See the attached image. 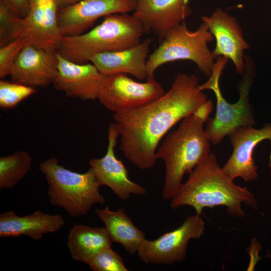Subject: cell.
<instances>
[{
    "label": "cell",
    "instance_id": "obj_23",
    "mask_svg": "<svg viewBox=\"0 0 271 271\" xmlns=\"http://www.w3.org/2000/svg\"><path fill=\"white\" fill-rule=\"evenodd\" d=\"M36 91L35 88L4 80L0 81V107L13 108Z\"/></svg>",
    "mask_w": 271,
    "mask_h": 271
},
{
    "label": "cell",
    "instance_id": "obj_8",
    "mask_svg": "<svg viewBox=\"0 0 271 271\" xmlns=\"http://www.w3.org/2000/svg\"><path fill=\"white\" fill-rule=\"evenodd\" d=\"M58 10L56 0H51L31 6L23 18L15 16L9 27L8 42L22 38L27 44L57 52L63 37L57 22Z\"/></svg>",
    "mask_w": 271,
    "mask_h": 271
},
{
    "label": "cell",
    "instance_id": "obj_1",
    "mask_svg": "<svg viewBox=\"0 0 271 271\" xmlns=\"http://www.w3.org/2000/svg\"><path fill=\"white\" fill-rule=\"evenodd\" d=\"M199 86L197 76L180 73L160 97L141 107L113 114L120 137V150L129 162L142 170L154 167L162 138L208 100Z\"/></svg>",
    "mask_w": 271,
    "mask_h": 271
},
{
    "label": "cell",
    "instance_id": "obj_13",
    "mask_svg": "<svg viewBox=\"0 0 271 271\" xmlns=\"http://www.w3.org/2000/svg\"><path fill=\"white\" fill-rule=\"evenodd\" d=\"M228 137L233 151L222 167L223 171L233 180L238 177L245 182L255 180L258 168L253 158L254 150L264 140L269 141L271 147V123L259 129L253 126H239Z\"/></svg>",
    "mask_w": 271,
    "mask_h": 271
},
{
    "label": "cell",
    "instance_id": "obj_19",
    "mask_svg": "<svg viewBox=\"0 0 271 271\" xmlns=\"http://www.w3.org/2000/svg\"><path fill=\"white\" fill-rule=\"evenodd\" d=\"M65 224L60 215H52L37 210L33 213L20 216L13 210L0 214V237H16L26 235L39 240L46 233L59 230Z\"/></svg>",
    "mask_w": 271,
    "mask_h": 271
},
{
    "label": "cell",
    "instance_id": "obj_20",
    "mask_svg": "<svg viewBox=\"0 0 271 271\" xmlns=\"http://www.w3.org/2000/svg\"><path fill=\"white\" fill-rule=\"evenodd\" d=\"M96 213L104 224L112 242L121 244L129 254L137 252L146 238L145 233L135 226L123 208L112 211L106 206L96 209Z\"/></svg>",
    "mask_w": 271,
    "mask_h": 271
},
{
    "label": "cell",
    "instance_id": "obj_18",
    "mask_svg": "<svg viewBox=\"0 0 271 271\" xmlns=\"http://www.w3.org/2000/svg\"><path fill=\"white\" fill-rule=\"evenodd\" d=\"M152 41L149 38L127 49L94 55L90 62L105 76L123 73L140 80L147 79V62Z\"/></svg>",
    "mask_w": 271,
    "mask_h": 271
},
{
    "label": "cell",
    "instance_id": "obj_2",
    "mask_svg": "<svg viewBox=\"0 0 271 271\" xmlns=\"http://www.w3.org/2000/svg\"><path fill=\"white\" fill-rule=\"evenodd\" d=\"M242 203L255 210L258 208L254 195L246 187L236 185L220 167L216 156L210 153L182 184L171 199L170 207L175 210L190 206L201 215L205 207L224 206L231 216L242 218L245 216Z\"/></svg>",
    "mask_w": 271,
    "mask_h": 271
},
{
    "label": "cell",
    "instance_id": "obj_3",
    "mask_svg": "<svg viewBox=\"0 0 271 271\" xmlns=\"http://www.w3.org/2000/svg\"><path fill=\"white\" fill-rule=\"evenodd\" d=\"M205 122L192 113L178 128L169 133L156 153L165 166L162 197L171 200L178 191L185 174H190L210 154V141L203 127Z\"/></svg>",
    "mask_w": 271,
    "mask_h": 271
},
{
    "label": "cell",
    "instance_id": "obj_17",
    "mask_svg": "<svg viewBox=\"0 0 271 271\" xmlns=\"http://www.w3.org/2000/svg\"><path fill=\"white\" fill-rule=\"evenodd\" d=\"M57 52L26 44L12 68V81L32 87L52 83L57 65Z\"/></svg>",
    "mask_w": 271,
    "mask_h": 271
},
{
    "label": "cell",
    "instance_id": "obj_7",
    "mask_svg": "<svg viewBox=\"0 0 271 271\" xmlns=\"http://www.w3.org/2000/svg\"><path fill=\"white\" fill-rule=\"evenodd\" d=\"M213 39L203 22L195 31L189 29L184 22L171 28L148 58L147 80L154 79L155 71L162 65L178 60L193 62L209 77L216 59L208 45Z\"/></svg>",
    "mask_w": 271,
    "mask_h": 271
},
{
    "label": "cell",
    "instance_id": "obj_29",
    "mask_svg": "<svg viewBox=\"0 0 271 271\" xmlns=\"http://www.w3.org/2000/svg\"><path fill=\"white\" fill-rule=\"evenodd\" d=\"M51 0H29L30 7L31 6L37 4L41 3L46 2Z\"/></svg>",
    "mask_w": 271,
    "mask_h": 271
},
{
    "label": "cell",
    "instance_id": "obj_10",
    "mask_svg": "<svg viewBox=\"0 0 271 271\" xmlns=\"http://www.w3.org/2000/svg\"><path fill=\"white\" fill-rule=\"evenodd\" d=\"M165 93L162 85L154 79L139 82L123 73L106 76L97 99L114 113L141 107Z\"/></svg>",
    "mask_w": 271,
    "mask_h": 271
},
{
    "label": "cell",
    "instance_id": "obj_14",
    "mask_svg": "<svg viewBox=\"0 0 271 271\" xmlns=\"http://www.w3.org/2000/svg\"><path fill=\"white\" fill-rule=\"evenodd\" d=\"M119 136L117 124L115 122L110 123L106 154L101 158L90 159L89 164L100 186L108 187L119 198L126 200L132 194H145L147 189L129 179L126 168L116 157L115 148Z\"/></svg>",
    "mask_w": 271,
    "mask_h": 271
},
{
    "label": "cell",
    "instance_id": "obj_25",
    "mask_svg": "<svg viewBox=\"0 0 271 271\" xmlns=\"http://www.w3.org/2000/svg\"><path fill=\"white\" fill-rule=\"evenodd\" d=\"M27 44L22 38L14 39L0 48V77L10 76L12 68L21 50Z\"/></svg>",
    "mask_w": 271,
    "mask_h": 271
},
{
    "label": "cell",
    "instance_id": "obj_15",
    "mask_svg": "<svg viewBox=\"0 0 271 271\" xmlns=\"http://www.w3.org/2000/svg\"><path fill=\"white\" fill-rule=\"evenodd\" d=\"M57 65L52 83L66 96L83 100L97 99L106 76L91 63H77L63 57L57 52Z\"/></svg>",
    "mask_w": 271,
    "mask_h": 271
},
{
    "label": "cell",
    "instance_id": "obj_24",
    "mask_svg": "<svg viewBox=\"0 0 271 271\" xmlns=\"http://www.w3.org/2000/svg\"><path fill=\"white\" fill-rule=\"evenodd\" d=\"M93 271H127L122 258L111 246L105 247L93 255L86 263Z\"/></svg>",
    "mask_w": 271,
    "mask_h": 271
},
{
    "label": "cell",
    "instance_id": "obj_16",
    "mask_svg": "<svg viewBox=\"0 0 271 271\" xmlns=\"http://www.w3.org/2000/svg\"><path fill=\"white\" fill-rule=\"evenodd\" d=\"M190 0H137L133 16L145 33L156 35L159 42L172 27L184 22L191 14Z\"/></svg>",
    "mask_w": 271,
    "mask_h": 271
},
{
    "label": "cell",
    "instance_id": "obj_6",
    "mask_svg": "<svg viewBox=\"0 0 271 271\" xmlns=\"http://www.w3.org/2000/svg\"><path fill=\"white\" fill-rule=\"evenodd\" d=\"M228 60L223 57L216 59L208 79L199 86L202 91L211 90L216 96L215 115L213 118H208L205 129L210 142L214 145L219 144L236 128L255 124L249 99L255 76L253 63L249 58L245 57V71L238 86L239 98L236 102L230 103L223 97L219 84L221 75Z\"/></svg>",
    "mask_w": 271,
    "mask_h": 271
},
{
    "label": "cell",
    "instance_id": "obj_4",
    "mask_svg": "<svg viewBox=\"0 0 271 271\" xmlns=\"http://www.w3.org/2000/svg\"><path fill=\"white\" fill-rule=\"evenodd\" d=\"M145 33L141 22L127 13L109 15L90 31L63 36L57 52L77 63H89L92 56L134 46Z\"/></svg>",
    "mask_w": 271,
    "mask_h": 271
},
{
    "label": "cell",
    "instance_id": "obj_5",
    "mask_svg": "<svg viewBox=\"0 0 271 271\" xmlns=\"http://www.w3.org/2000/svg\"><path fill=\"white\" fill-rule=\"evenodd\" d=\"M39 169L48 184L49 202L62 208L71 217L84 215L94 205L105 203L99 191L100 186L90 168L83 173L72 171L53 157L42 161Z\"/></svg>",
    "mask_w": 271,
    "mask_h": 271
},
{
    "label": "cell",
    "instance_id": "obj_12",
    "mask_svg": "<svg viewBox=\"0 0 271 271\" xmlns=\"http://www.w3.org/2000/svg\"><path fill=\"white\" fill-rule=\"evenodd\" d=\"M137 0H81L59 9L57 22L63 36L82 34L99 18L134 11Z\"/></svg>",
    "mask_w": 271,
    "mask_h": 271
},
{
    "label": "cell",
    "instance_id": "obj_26",
    "mask_svg": "<svg viewBox=\"0 0 271 271\" xmlns=\"http://www.w3.org/2000/svg\"><path fill=\"white\" fill-rule=\"evenodd\" d=\"M7 5L17 16L24 17L29 12V0H0Z\"/></svg>",
    "mask_w": 271,
    "mask_h": 271
},
{
    "label": "cell",
    "instance_id": "obj_28",
    "mask_svg": "<svg viewBox=\"0 0 271 271\" xmlns=\"http://www.w3.org/2000/svg\"><path fill=\"white\" fill-rule=\"evenodd\" d=\"M81 0H56L59 9L68 7L77 4Z\"/></svg>",
    "mask_w": 271,
    "mask_h": 271
},
{
    "label": "cell",
    "instance_id": "obj_21",
    "mask_svg": "<svg viewBox=\"0 0 271 271\" xmlns=\"http://www.w3.org/2000/svg\"><path fill=\"white\" fill-rule=\"evenodd\" d=\"M112 243L105 227L75 224L70 229L67 247L72 259L86 263L101 249L111 246Z\"/></svg>",
    "mask_w": 271,
    "mask_h": 271
},
{
    "label": "cell",
    "instance_id": "obj_22",
    "mask_svg": "<svg viewBox=\"0 0 271 271\" xmlns=\"http://www.w3.org/2000/svg\"><path fill=\"white\" fill-rule=\"evenodd\" d=\"M32 159L28 152L19 151L0 158V189L15 187L28 174Z\"/></svg>",
    "mask_w": 271,
    "mask_h": 271
},
{
    "label": "cell",
    "instance_id": "obj_27",
    "mask_svg": "<svg viewBox=\"0 0 271 271\" xmlns=\"http://www.w3.org/2000/svg\"><path fill=\"white\" fill-rule=\"evenodd\" d=\"M213 108V103L210 100H207L199 106L193 113L197 117L203 120L205 122L208 118Z\"/></svg>",
    "mask_w": 271,
    "mask_h": 271
},
{
    "label": "cell",
    "instance_id": "obj_11",
    "mask_svg": "<svg viewBox=\"0 0 271 271\" xmlns=\"http://www.w3.org/2000/svg\"><path fill=\"white\" fill-rule=\"evenodd\" d=\"M201 20L215 40L212 51L215 59L223 57L231 60L237 73L243 75L246 68L244 53L249 46L237 19L218 8L210 16L202 17Z\"/></svg>",
    "mask_w": 271,
    "mask_h": 271
},
{
    "label": "cell",
    "instance_id": "obj_9",
    "mask_svg": "<svg viewBox=\"0 0 271 271\" xmlns=\"http://www.w3.org/2000/svg\"><path fill=\"white\" fill-rule=\"evenodd\" d=\"M205 223L200 215L195 213L186 217L178 228L156 239H145L137 253L140 259L147 263L171 265L183 261L188 242L200 238L204 233Z\"/></svg>",
    "mask_w": 271,
    "mask_h": 271
}]
</instances>
